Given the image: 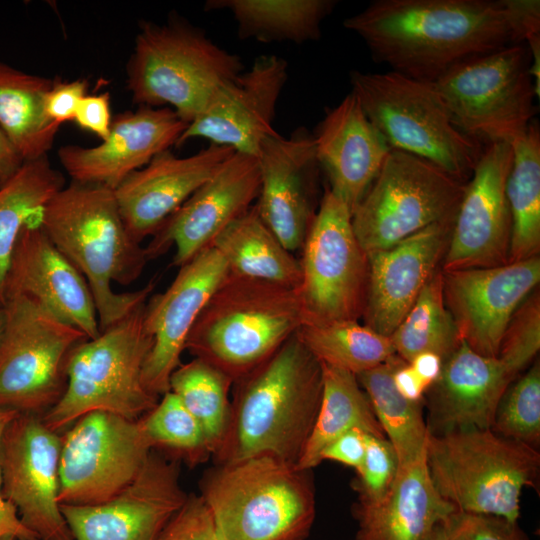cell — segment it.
Returning a JSON list of instances; mask_svg holds the SVG:
<instances>
[{"mask_svg": "<svg viewBox=\"0 0 540 540\" xmlns=\"http://www.w3.org/2000/svg\"><path fill=\"white\" fill-rule=\"evenodd\" d=\"M343 26L375 62L429 83L461 62L524 43L508 0H375Z\"/></svg>", "mask_w": 540, "mask_h": 540, "instance_id": "1", "label": "cell"}, {"mask_svg": "<svg viewBox=\"0 0 540 540\" xmlns=\"http://www.w3.org/2000/svg\"><path fill=\"white\" fill-rule=\"evenodd\" d=\"M233 384L228 427L213 454L217 464L270 456L296 465L323 386L322 366L297 332Z\"/></svg>", "mask_w": 540, "mask_h": 540, "instance_id": "2", "label": "cell"}, {"mask_svg": "<svg viewBox=\"0 0 540 540\" xmlns=\"http://www.w3.org/2000/svg\"><path fill=\"white\" fill-rule=\"evenodd\" d=\"M40 224L87 281L100 332L148 300L154 280L132 292L112 288L136 281L149 261L127 231L113 189L71 181L44 206Z\"/></svg>", "mask_w": 540, "mask_h": 540, "instance_id": "3", "label": "cell"}, {"mask_svg": "<svg viewBox=\"0 0 540 540\" xmlns=\"http://www.w3.org/2000/svg\"><path fill=\"white\" fill-rule=\"evenodd\" d=\"M221 540H305L315 515L309 471L270 456L217 464L200 484Z\"/></svg>", "mask_w": 540, "mask_h": 540, "instance_id": "4", "label": "cell"}, {"mask_svg": "<svg viewBox=\"0 0 540 540\" xmlns=\"http://www.w3.org/2000/svg\"><path fill=\"white\" fill-rule=\"evenodd\" d=\"M303 323L298 289L228 273L186 344L233 383L269 358Z\"/></svg>", "mask_w": 540, "mask_h": 540, "instance_id": "5", "label": "cell"}, {"mask_svg": "<svg viewBox=\"0 0 540 540\" xmlns=\"http://www.w3.org/2000/svg\"><path fill=\"white\" fill-rule=\"evenodd\" d=\"M239 55L213 42L178 15L165 23L142 21L126 64V86L138 106L171 108L191 123L214 93L239 75Z\"/></svg>", "mask_w": 540, "mask_h": 540, "instance_id": "6", "label": "cell"}, {"mask_svg": "<svg viewBox=\"0 0 540 540\" xmlns=\"http://www.w3.org/2000/svg\"><path fill=\"white\" fill-rule=\"evenodd\" d=\"M146 302L72 350L65 392L42 416L47 427L61 434L93 411L139 420L155 407L160 397L143 382L144 364L153 344L145 326Z\"/></svg>", "mask_w": 540, "mask_h": 540, "instance_id": "7", "label": "cell"}, {"mask_svg": "<svg viewBox=\"0 0 540 540\" xmlns=\"http://www.w3.org/2000/svg\"><path fill=\"white\" fill-rule=\"evenodd\" d=\"M426 465L439 495L458 512L517 522L522 491L538 478L540 453L491 429L429 433Z\"/></svg>", "mask_w": 540, "mask_h": 540, "instance_id": "8", "label": "cell"}, {"mask_svg": "<svg viewBox=\"0 0 540 540\" xmlns=\"http://www.w3.org/2000/svg\"><path fill=\"white\" fill-rule=\"evenodd\" d=\"M350 83L390 149L422 158L462 183L469 180L483 148L457 128L432 83L393 71H352Z\"/></svg>", "mask_w": 540, "mask_h": 540, "instance_id": "9", "label": "cell"}, {"mask_svg": "<svg viewBox=\"0 0 540 540\" xmlns=\"http://www.w3.org/2000/svg\"><path fill=\"white\" fill-rule=\"evenodd\" d=\"M530 67L527 45L513 44L461 62L432 84L465 135L511 144L526 133L537 110Z\"/></svg>", "mask_w": 540, "mask_h": 540, "instance_id": "10", "label": "cell"}, {"mask_svg": "<svg viewBox=\"0 0 540 540\" xmlns=\"http://www.w3.org/2000/svg\"><path fill=\"white\" fill-rule=\"evenodd\" d=\"M2 305L0 409L42 417L65 392L72 350L89 338L27 296L9 297Z\"/></svg>", "mask_w": 540, "mask_h": 540, "instance_id": "11", "label": "cell"}, {"mask_svg": "<svg viewBox=\"0 0 540 540\" xmlns=\"http://www.w3.org/2000/svg\"><path fill=\"white\" fill-rule=\"evenodd\" d=\"M465 183L415 155L391 149L352 212L356 238L368 254L435 223L453 219Z\"/></svg>", "mask_w": 540, "mask_h": 540, "instance_id": "12", "label": "cell"}, {"mask_svg": "<svg viewBox=\"0 0 540 540\" xmlns=\"http://www.w3.org/2000/svg\"><path fill=\"white\" fill-rule=\"evenodd\" d=\"M301 250L298 294L302 324L362 318L368 283L367 253L354 233L350 209L328 188Z\"/></svg>", "mask_w": 540, "mask_h": 540, "instance_id": "13", "label": "cell"}, {"mask_svg": "<svg viewBox=\"0 0 540 540\" xmlns=\"http://www.w3.org/2000/svg\"><path fill=\"white\" fill-rule=\"evenodd\" d=\"M60 505L90 506L122 492L154 450L141 420L89 412L61 433Z\"/></svg>", "mask_w": 540, "mask_h": 540, "instance_id": "14", "label": "cell"}, {"mask_svg": "<svg viewBox=\"0 0 540 540\" xmlns=\"http://www.w3.org/2000/svg\"><path fill=\"white\" fill-rule=\"evenodd\" d=\"M61 443L30 414H15L0 436L2 495L39 540H73L58 499Z\"/></svg>", "mask_w": 540, "mask_h": 540, "instance_id": "15", "label": "cell"}, {"mask_svg": "<svg viewBox=\"0 0 540 540\" xmlns=\"http://www.w3.org/2000/svg\"><path fill=\"white\" fill-rule=\"evenodd\" d=\"M513 158L507 142L486 144L465 183L454 216L442 271L509 262L511 214L506 181Z\"/></svg>", "mask_w": 540, "mask_h": 540, "instance_id": "16", "label": "cell"}, {"mask_svg": "<svg viewBox=\"0 0 540 540\" xmlns=\"http://www.w3.org/2000/svg\"><path fill=\"white\" fill-rule=\"evenodd\" d=\"M187 498L178 464L154 449L118 495L97 505H61V512L73 540H157Z\"/></svg>", "mask_w": 540, "mask_h": 540, "instance_id": "17", "label": "cell"}, {"mask_svg": "<svg viewBox=\"0 0 540 540\" xmlns=\"http://www.w3.org/2000/svg\"><path fill=\"white\" fill-rule=\"evenodd\" d=\"M539 281V256L494 267L442 271L444 301L461 339L486 357H497L512 317Z\"/></svg>", "mask_w": 540, "mask_h": 540, "instance_id": "18", "label": "cell"}, {"mask_svg": "<svg viewBox=\"0 0 540 540\" xmlns=\"http://www.w3.org/2000/svg\"><path fill=\"white\" fill-rule=\"evenodd\" d=\"M288 80V62L277 55L258 56L252 66L222 85L203 111L188 124L175 147L193 138L257 157L273 128L276 107Z\"/></svg>", "mask_w": 540, "mask_h": 540, "instance_id": "19", "label": "cell"}, {"mask_svg": "<svg viewBox=\"0 0 540 540\" xmlns=\"http://www.w3.org/2000/svg\"><path fill=\"white\" fill-rule=\"evenodd\" d=\"M259 188L257 157L234 152L151 236L145 246L148 260L173 247L171 265L181 267L254 205Z\"/></svg>", "mask_w": 540, "mask_h": 540, "instance_id": "20", "label": "cell"}, {"mask_svg": "<svg viewBox=\"0 0 540 540\" xmlns=\"http://www.w3.org/2000/svg\"><path fill=\"white\" fill-rule=\"evenodd\" d=\"M228 273L223 257L208 246L179 267L164 292L147 300L145 326L153 344L144 364L143 382L154 395L161 397L169 391L170 377L181 364L188 335Z\"/></svg>", "mask_w": 540, "mask_h": 540, "instance_id": "21", "label": "cell"}, {"mask_svg": "<svg viewBox=\"0 0 540 540\" xmlns=\"http://www.w3.org/2000/svg\"><path fill=\"white\" fill-rule=\"evenodd\" d=\"M258 215L286 249L300 250L316 214L318 164L313 135L299 127L289 137L267 136L257 155Z\"/></svg>", "mask_w": 540, "mask_h": 540, "instance_id": "22", "label": "cell"}, {"mask_svg": "<svg viewBox=\"0 0 540 540\" xmlns=\"http://www.w3.org/2000/svg\"><path fill=\"white\" fill-rule=\"evenodd\" d=\"M187 126L171 108L139 106L113 117L99 145H64L57 155L72 181L115 190L131 173L175 146Z\"/></svg>", "mask_w": 540, "mask_h": 540, "instance_id": "23", "label": "cell"}, {"mask_svg": "<svg viewBox=\"0 0 540 540\" xmlns=\"http://www.w3.org/2000/svg\"><path fill=\"white\" fill-rule=\"evenodd\" d=\"M27 296L89 339L100 334L87 281L59 251L40 224V215L22 229L8 267L4 300Z\"/></svg>", "mask_w": 540, "mask_h": 540, "instance_id": "24", "label": "cell"}, {"mask_svg": "<svg viewBox=\"0 0 540 540\" xmlns=\"http://www.w3.org/2000/svg\"><path fill=\"white\" fill-rule=\"evenodd\" d=\"M453 220L435 223L389 248L367 254L365 325L384 336L393 333L441 268Z\"/></svg>", "mask_w": 540, "mask_h": 540, "instance_id": "25", "label": "cell"}, {"mask_svg": "<svg viewBox=\"0 0 540 540\" xmlns=\"http://www.w3.org/2000/svg\"><path fill=\"white\" fill-rule=\"evenodd\" d=\"M233 153L214 144L187 157L169 149L124 179L114 193L133 239L151 237Z\"/></svg>", "mask_w": 540, "mask_h": 540, "instance_id": "26", "label": "cell"}, {"mask_svg": "<svg viewBox=\"0 0 540 540\" xmlns=\"http://www.w3.org/2000/svg\"><path fill=\"white\" fill-rule=\"evenodd\" d=\"M516 378L501 359L480 355L462 341L424 395L428 432L491 429L499 401Z\"/></svg>", "mask_w": 540, "mask_h": 540, "instance_id": "27", "label": "cell"}, {"mask_svg": "<svg viewBox=\"0 0 540 540\" xmlns=\"http://www.w3.org/2000/svg\"><path fill=\"white\" fill-rule=\"evenodd\" d=\"M312 135L328 189L352 213L380 172L390 147L352 92L326 110Z\"/></svg>", "mask_w": 540, "mask_h": 540, "instance_id": "28", "label": "cell"}, {"mask_svg": "<svg viewBox=\"0 0 540 540\" xmlns=\"http://www.w3.org/2000/svg\"><path fill=\"white\" fill-rule=\"evenodd\" d=\"M457 510L435 489L426 453L401 466L388 494L373 505L355 504V540H426Z\"/></svg>", "mask_w": 540, "mask_h": 540, "instance_id": "29", "label": "cell"}, {"mask_svg": "<svg viewBox=\"0 0 540 540\" xmlns=\"http://www.w3.org/2000/svg\"><path fill=\"white\" fill-rule=\"evenodd\" d=\"M211 246L232 274L299 288V260L266 226L254 205L227 225Z\"/></svg>", "mask_w": 540, "mask_h": 540, "instance_id": "30", "label": "cell"}, {"mask_svg": "<svg viewBox=\"0 0 540 540\" xmlns=\"http://www.w3.org/2000/svg\"><path fill=\"white\" fill-rule=\"evenodd\" d=\"M53 82L0 61V128L23 162L47 156L54 144L60 125L45 111Z\"/></svg>", "mask_w": 540, "mask_h": 540, "instance_id": "31", "label": "cell"}, {"mask_svg": "<svg viewBox=\"0 0 540 540\" xmlns=\"http://www.w3.org/2000/svg\"><path fill=\"white\" fill-rule=\"evenodd\" d=\"M334 0H208L205 11L226 10L243 40L303 44L321 37V25Z\"/></svg>", "mask_w": 540, "mask_h": 540, "instance_id": "32", "label": "cell"}, {"mask_svg": "<svg viewBox=\"0 0 540 540\" xmlns=\"http://www.w3.org/2000/svg\"><path fill=\"white\" fill-rule=\"evenodd\" d=\"M321 366L323 386L319 410L310 436L295 465L303 471H310L319 465L322 450L353 428L386 438L356 375L324 364Z\"/></svg>", "mask_w": 540, "mask_h": 540, "instance_id": "33", "label": "cell"}, {"mask_svg": "<svg viewBox=\"0 0 540 540\" xmlns=\"http://www.w3.org/2000/svg\"><path fill=\"white\" fill-rule=\"evenodd\" d=\"M403 362L405 361L395 355L386 362L356 375L386 439L396 453L399 467L425 455L429 434L423 416V401L406 399L394 385L393 373Z\"/></svg>", "mask_w": 540, "mask_h": 540, "instance_id": "34", "label": "cell"}, {"mask_svg": "<svg viewBox=\"0 0 540 540\" xmlns=\"http://www.w3.org/2000/svg\"><path fill=\"white\" fill-rule=\"evenodd\" d=\"M513 158L506 181L511 214L509 262L539 256L540 251V130L534 120L511 143Z\"/></svg>", "mask_w": 540, "mask_h": 540, "instance_id": "35", "label": "cell"}, {"mask_svg": "<svg viewBox=\"0 0 540 540\" xmlns=\"http://www.w3.org/2000/svg\"><path fill=\"white\" fill-rule=\"evenodd\" d=\"M65 186L64 175L48 157L25 161L0 186V304L16 242L24 226L37 218L47 202Z\"/></svg>", "mask_w": 540, "mask_h": 540, "instance_id": "36", "label": "cell"}, {"mask_svg": "<svg viewBox=\"0 0 540 540\" xmlns=\"http://www.w3.org/2000/svg\"><path fill=\"white\" fill-rule=\"evenodd\" d=\"M297 335L321 363L358 375L396 355L390 337L358 320L302 324Z\"/></svg>", "mask_w": 540, "mask_h": 540, "instance_id": "37", "label": "cell"}, {"mask_svg": "<svg viewBox=\"0 0 540 540\" xmlns=\"http://www.w3.org/2000/svg\"><path fill=\"white\" fill-rule=\"evenodd\" d=\"M389 337L396 355L407 363L423 352L444 360L457 349L463 340L444 301L441 268Z\"/></svg>", "mask_w": 540, "mask_h": 540, "instance_id": "38", "label": "cell"}, {"mask_svg": "<svg viewBox=\"0 0 540 540\" xmlns=\"http://www.w3.org/2000/svg\"><path fill=\"white\" fill-rule=\"evenodd\" d=\"M233 380L208 362L193 358L181 363L169 380L173 392L200 424L213 455L226 433Z\"/></svg>", "mask_w": 540, "mask_h": 540, "instance_id": "39", "label": "cell"}, {"mask_svg": "<svg viewBox=\"0 0 540 540\" xmlns=\"http://www.w3.org/2000/svg\"><path fill=\"white\" fill-rule=\"evenodd\" d=\"M140 420L154 449L165 448L189 463H199L211 454L200 424L171 391Z\"/></svg>", "mask_w": 540, "mask_h": 540, "instance_id": "40", "label": "cell"}, {"mask_svg": "<svg viewBox=\"0 0 540 540\" xmlns=\"http://www.w3.org/2000/svg\"><path fill=\"white\" fill-rule=\"evenodd\" d=\"M491 430L496 434L538 448L540 442L539 360L504 392Z\"/></svg>", "mask_w": 540, "mask_h": 540, "instance_id": "41", "label": "cell"}, {"mask_svg": "<svg viewBox=\"0 0 540 540\" xmlns=\"http://www.w3.org/2000/svg\"><path fill=\"white\" fill-rule=\"evenodd\" d=\"M540 349V295L534 290L512 317L497 357L518 376Z\"/></svg>", "mask_w": 540, "mask_h": 540, "instance_id": "42", "label": "cell"}, {"mask_svg": "<svg viewBox=\"0 0 540 540\" xmlns=\"http://www.w3.org/2000/svg\"><path fill=\"white\" fill-rule=\"evenodd\" d=\"M396 453L386 438L368 434L365 456L356 469L354 488L360 505L380 502L392 488L398 474Z\"/></svg>", "mask_w": 540, "mask_h": 540, "instance_id": "43", "label": "cell"}, {"mask_svg": "<svg viewBox=\"0 0 540 540\" xmlns=\"http://www.w3.org/2000/svg\"><path fill=\"white\" fill-rule=\"evenodd\" d=\"M453 540H529L517 522L456 511L447 520Z\"/></svg>", "mask_w": 540, "mask_h": 540, "instance_id": "44", "label": "cell"}, {"mask_svg": "<svg viewBox=\"0 0 540 540\" xmlns=\"http://www.w3.org/2000/svg\"><path fill=\"white\" fill-rule=\"evenodd\" d=\"M157 540H221L200 495L187 500L165 526Z\"/></svg>", "mask_w": 540, "mask_h": 540, "instance_id": "45", "label": "cell"}, {"mask_svg": "<svg viewBox=\"0 0 540 540\" xmlns=\"http://www.w3.org/2000/svg\"><path fill=\"white\" fill-rule=\"evenodd\" d=\"M88 87L87 79H54L45 99V111L50 121L60 126L73 121L80 101L88 94Z\"/></svg>", "mask_w": 540, "mask_h": 540, "instance_id": "46", "label": "cell"}, {"mask_svg": "<svg viewBox=\"0 0 540 540\" xmlns=\"http://www.w3.org/2000/svg\"><path fill=\"white\" fill-rule=\"evenodd\" d=\"M110 93L87 94L79 103L74 122L82 130L104 140L111 128L112 114Z\"/></svg>", "mask_w": 540, "mask_h": 540, "instance_id": "47", "label": "cell"}, {"mask_svg": "<svg viewBox=\"0 0 540 540\" xmlns=\"http://www.w3.org/2000/svg\"><path fill=\"white\" fill-rule=\"evenodd\" d=\"M368 434L360 428L345 432L322 450L320 462L330 460L356 470L364 459Z\"/></svg>", "mask_w": 540, "mask_h": 540, "instance_id": "48", "label": "cell"}, {"mask_svg": "<svg viewBox=\"0 0 540 540\" xmlns=\"http://www.w3.org/2000/svg\"><path fill=\"white\" fill-rule=\"evenodd\" d=\"M15 413L0 409V436L6 423ZM0 540H39L38 537L24 526L16 509L7 502L1 489L0 473Z\"/></svg>", "mask_w": 540, "mask_h": 540, "instance_id": "49", "label": "cell"}, {"mask_svg": "<svg viewBox=\"0 0 540 540\" xmlns=\"http://www.w3.org/2000/svg\"><path fill=\"white\" fill-rule=\"evenodd\" d=\"M393 382L398 392L414 402L423 401L428 386L409 363H401L393 373Z\"/></svg>", "mask_w": 540, "mask_h": 540, "instance_id": "50", "label": "cell"}, {"mask_svg": "<svg viewBox=\"0 0 540 540\" xmlns=\"http://www.w3.org/2000/svg\"><path fill=\"white\" fill-rule=\"evenodd\" d=\"M409 364L429 388L441 374L443 359L435 353L423 352L416 355Z\"/></svg>", "mask_w": 540, "mask_h": 540, "instance_id": "51", "label": "cell"}, {"mask_svg": "<svg viewBox=\"0 0 540 540\" xmlns=\"http://www.w3.org/2000/svg\"><path fill=\"white\" fill-rule=\"evenodd\" d=\"M22 164L23 160L0 128V186L9 180Z\"/></svg>", "mask_w": 540, "mask_h": 540, "instance_id": "52", "label": "cell"}, {"mask_svg": "<svg viewBox=\"0 0 540 540\" xmlns=\"http://www.w3.org/2000/svg\"><path fill=\"white\" fill-rule=\"evenodd\" d=\"M426 540H453L448 529L447 521L436 525Z\"/></svg>", "mask_w": 540, "mask_h": 540, "instance_id": "53", "label": "cell"}, {"mask_svg": "<svg viewBox=\"0 0 540 540\" xmlns=\"http://www.w3.org/2000/svg\"><path fill=\"white\" fill-rule=\"evenodd\" d=\"M6 323V312L3 305H0V340L4 332Z\"/></svg>", "mask_w": 540, "mask_h": 540, "instance_id": "54", "label": "cell"}, {"mask_svg": "<svg viewBox=\"0 0 540 540\" xmlns=\"http://www.w3.org/2000/svg\"><path fill=\"white\" fill-rule=\"evenodd\" d=\"M0 305H2V304H0Z\"/></svg>", "mask_w": 540, "mask_h": 540, "instance_id": "55", "label": "cell"}]
</instances>
